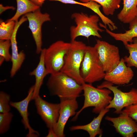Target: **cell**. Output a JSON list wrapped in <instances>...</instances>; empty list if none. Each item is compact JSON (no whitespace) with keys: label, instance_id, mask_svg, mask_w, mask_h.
<instances>
[{"label":"cell","instance_id":"20","mask_svg":"<svg viewBox=\"0 0 137 137\" xmlns=\"http://www.w3.org/2000/svg\"><path fill=\"white\" fill-rule=\"evenodd\" d=\"M17 9L14 15L7 21H14L15 22L22 15L33 12L40 8L30 0H16Z\"/></svg>","mask_w":137,"mask_h":137},{"label":"cell","instance_id":"16","mask_svg":"<svg viewBox=\"0 0 137 137\" xmlns=\"http://www.w3.org/2000/svg\"><path fill=\"white\" fill-rule=\"evenodd\" d=\"M45 48L42 49L41 53L39 63L36 68L29 73V75L34 76L35 82L32 100L39 96L40 90L42 85L44 79L49 73L45 66L44 62V55Z\"/></svg>","mask_w":137,"mask_h":137},{"label":"cell","instance_id":"32","mask_svg":"<svg viewBox=\"0 0 137 137\" xmlns=\"http://www.w3.org/2000/svg\"><path fill=\"white\" fill-rule=\"evenodd\" d=\"M5 60V58L3 57L0 56V65H1Z\"/></svg>","mask_w":137,"mask_h":137},{"label":"cell","instance_id":"29","mask_svg":"<svg viewBox=\"0 0 137 137\" xmlns=\"http://www.w3.org/2000/svg\"><path fill=\"white\" fill-rule=\"evenodd\" d=\"M11 9L14 10L15 9V8L13 6H4L3 5L1 4H0V14H2V13L7 10Z\"/></svg>","mask_w":137,"mask_h":137},{"label":"cell","instance_id":"2","mask_svg":"<svg viewBox=\"0 0 137 137\" xmlns=\"http://www.w3.org/2000/svg\"><path fill=\"white\" fill-rule=\"evenodd\" d=\"M82 85L84 97L83 105L81 108L76 112L72 119L73 121L76 120L83 110L89 107H93L92 112L99 113L106 108L112 99L110 95L111 91L107 88H96L92 84L86 83Z\"/></svg>","mask_w":137,"mask_h":137},{"label":"cell","instance_id":"13","mask_svg":"<svg viewBox=\"0 0 137 137\" xmlns=\"http://www.w3.org/2000/svg\"><path fill=\"white\" fill-rule=\"evenodd\" d=\"M134 75V72L131 67L127 65L124 58H122L115 68L106 73L104 79L113 84L124 85L128 84Z\"/></svg>","mask_w":137,"mask_h":137},{"label":"cell","instance_id":"15","mask_svg":"<svg viewBox=\"0 0 137 137\" xmlns=\"http://www.w3.org/2000/svg\"><path fill=\"white\" fill-rule=\"evenodd\" d=\"M26 18L23 16L19 21H15L14 30L10 38L11 48V58L12 66L10 72V76L13 77L18 71L19 70L25 57V55L23 51L19 53L18 52L16 35L18 30L20 26L27 21Z\"/></svg>","mask_w":137,"mask_h":137},{"label":"cell","instance_id":"3","mask_svg":"<svg viewBox=\"0 0 137 137\" xmlns=\"http://www.w3.org/2000/svg\"><path fill=\"white\" fill-rule=\"evenodd\" d=\"M80 73L82 78L86 83L92 84L104 79L106 73L94 46H87Z\"/></svg>","mask_w":137,"mask_h":137},{"label":"cell","instance_id":"6","mask_svg":"<svg viewBox=\"0 0 137 137\" xmlns=\"http://www.w3.org/2000/svg\"><path fill=\"white\" fill-rule=\"evenodd\" d=\"M71 45V42L58 40L45 48L44 62L49 74H54L61 71Z\"/></svg>","mask_w":137,"mask_h":137},{"label":"cell","instance_id":"27","mask_svg":"<svg viewBox=\"0 0 137 137\" xmlns=\"http://www.w3.org/2000/svg\"><path fill=\"white\" fill-rule=\"evenodd\" d=\"M11 45L10 40H0V56L4 57L6 61H9L11 60V55L9 52Z\"/></svg>","mask_w":137,"mask_h":137},{"label":"cell","instance_id":"4","mask_svg":"<svg viewBox=\"0 0 137 137\" xmlns=\"http://www.w3.org/2000/svg\"><path fill=\"white\" fill-rule=\"evenodd\" d=\"M69 49L65 56L61 72L74 79L80 84L85 82L80 75V68L87 46L82 42L71 41Z\"/></svg>","mask_w":137,"mask_h":137},{"label":"cell","instance_id":"17","mask_svg":"<svg viewBox=\"0 0 137 137\" xmlns=\"http://www.w3.org/2000/svg\"><path fill=\"white\" fill-rule=\"evenodd\" d=\"M109 111V109L105 108L102 110L98 115L94 117L89 123L84 125L72 126L70 128V130H82L86 131L90 137H95L98 135L101 137L103 131L100 126L102 119L105 115Z\"/></svg>","mask_w":137,"mask_h":137},{"label":"cell","instance_id":"12","mask_svg":"<svg viewBox=\"0 0 137 137\" xmlns=\"http://www.w3.org/2000/svg\"><path fill=\"white\" fill-rule=\"evenodd\" d=\"M105 119L112 122L116 131L123 137H133L137 133V122L123 112L117 117L107 116Z\"/></svg>","mask_w":137,"mask_h":137},{"label":"cell","instance_id":"14","mask_svg":"<svg viewBox=\"0 0 137 137\" xmlns=\"http://www.w3.org/2000/svg\"><path fill=\"white\" fill-rule=\"evenodd\" d=\"M34 90L33 85L30 88L27 95L24 99L18 102L10 101V103L11 106L15 109L21 116L22 122L25 129L28 130L26 135L28 137H37L39 135V132L31 127L28 117V107L29 103L32 100Z\"/></svg>","mask_w":137,"mask_h":137},{"label":"cell","instance_id":"30","mask_svg":"<svg viewBox=\"0 0 137 137\" xmlns=\"http://www.w3.org/2000/svg\"><path fill=\"white\" fill-rule=\"evenodd\" d=\"M36 5L39 7L42 6L44 2L46 0H30Z\"/></svg>","mask_w":137,"mask_h":137},{"label":"cell","instance_id":"22","mask_svg":"<svg viewBox=\"0 0 137 137\" xmlns=\"http://www.w3.org/2000/svg\"><path fill=\"white\" fill-rule=\"evenodd\" d=\"M125 46L129 54L128 56H125L123 58L127 65L137 68V37L133 39L132 43H128Z\"/></svg>","mask_w":137,"mask_h":137},{"label":"cell","instance_id":"19","mask_svg":"<svg viewBox=\"0 0 137 137\" xmlns=\"http://www.w3.org/2000/svg\"><path fill=\"white\" fill-rule=\"evenodd\" d=\"M123 1V8L117 15V18L124 24H129L137 16V0Z\"/></svg>","mask_w":137,"mask_h":137},{"label":"cell","instance_id":"10","mask_svg":"<svg viewBox=\"0 0 137 137\" xmlns=\"http://www.w3.org/2000/svg\"><path fill=\"white\" fill-rule=\"evenodd\" d=\"M34 100L38 113L49 129H53L58 119L60 103L48 102L40 95Z\"/></svg>","mask_w":137,"mask_h":137},{"label":"cell","instance_id":"18","mask_svg":"<svg viewBox=\"0 0 137 137\" xmlns=\"http://www.w3.org/2000/svg\"><path fill=\"white\" fill-rule=\"evenodd\" d=\"M129 30L124 33H116L109 30L104 25L100 23L99 26L104 28L106 32L116 41L122 42L125 46L132 43L133 39L137 37V16L129 23Z\"/></svg>","mask_w":137,"mask_h":137},{"label":"cell","instance_id":"1","mask_svg":"<svg viewBox=\"0 0 137 137\" xmlns=\"http://www.w3.org/2000/svg\"><path fill=\"white\" fill-rule=\"evenodd\" d=\"M47 85L51 94L60 99H77L83 91L82 85L61 71L50 75Z\"/></svg>","mask_w":137,"mask_h":137},{"label":"cell","instance_id":"26","mask_svg":"<svg viewBox=\"0 0 137 137\" xmlns=\"http://www.w3.org/2000/svg\"><path fill=\"white\" fill-rule=\"evenodd\" d=\"M10 95L3 91L0 92V113H5L11 110Z\"/></svg>","mask_w":137,"mask_h":137},{"label":"cell","instance_id":"11","mask_svg":"<svg viewBox=\"0 0 137 137\" xmlns=\"http://www.w3.org/2000/svg\"><path fill=\"white\" fill-rule=\"evenodd\" d=\"M76 98L60 99V108L58 120L53 129L57 137H64V129L69 118L75 115L78 107Z\"/></svg>","mask_w":137,"mask_h":137},{"label":"cell","instance_id":"21","mask_svg":"<svg viewBox=\"0 0 137 137\" xmlns=\"http://www.w3.org/2000/svg\"><path fill=\"white\" fill-rule=\"evenodd\" d=\"M81 2L86 3L90 1L95 2L100 5L104 13L106 15H113L116 10L120 7L121 0H79Z\"/></svg>","mask_w":137,"mask_h":137},{"label":"cell","instance_id":"31","mask_svg":"<svg viewBox=\"0 0 137 137\" xmlns=\"http://www.w3.org/2000/svg\"><path fill=\"white\" fill-rule=\"evenodd\" d=\"M46 137H57L53 129H49L48 133Z\"/></svg>","mask_w":137,"mask_h":137},{"label":"cell","instance_id":"23","mask_svg":"<svg viewBox=\"0 0 137 137\" xmlns=\"http://www.w3.org/2000/svg\"><path fill=\"white\" fill-rule=\"evenodd\" d=\"M101 6L97 3L92 1L88 2L87 8L90 9L96 13L101 19L104 25L108 26L110 30L112 31L117 29V27L113 22L111 19L104 15L100 11V8Z\"/></svg>","mask_w":137,"mask_h":137},{"label":"cell","instance_id":"24","mask_svg":"<svg viewBox=\"0 0 137 137\" xmlns=\"http://www.w3.org/2000/svg\"><path fill=\"white\" fill-rule=\"evenodd\" d=\"M15 24L14 21L1 22L0 25V40H10L13 32Z\"/></svg>","mask_w":137,"mask_h":137},{"label":"cell","instance_id":"28","mask_svg":"<svg viewBox=\"0 0 137 137\" xmlns=\"http://www.w3.org/2000/svg\"><path fill=\"white\" fill-rule=\"evenodd\" d=\"M137 122V103L131 105L123 109L122 111Z\"/></svg>","mask_w":137,"mask_h":137},{"label":"cell","instance_id":"9","mask_svg":"<svg viewBox=\"0 0 137 137\" xmlns=\"http://www.w3.org/2000/svg\"><path fill=\"white\" fill-rule=\"evenodd\" d=\"M29 22L28 27L31 30L36 46V53H41L42 49V27L45 22L49 21L50 18L47 13H42L40 8L24 15Z\"/></svg>","mask_w":137,"mask_h":137},{"label":"cell","instance_id":"25","mask_svg":"<svg viewBox=\"0 0 137 137\" xmlns=\"http://www.w3.org/2000/svg\"><path fill=\"white\" fill-rule=\"evenodd\" d=\"M13 114L9 112L0 113V134H3L9 130Z\"/></svg>","mask_w":137,"mask_h":137},{"label":"cell","instance_id":"8","mask_svg":"<svg viewBox=\"0 0 137 137\" xmlns=\"http://www.w3.org/2000/svg\"><path fill=\"white\" fill-rule=\"evenodd\" d=\"M94 47L106 73L111 71L119 64L121 59L117 47L98 39L96 40Z\"/></svg>","mask_w":137,"mask_h":137},{"label":"cell","instance_id":"5","mask_svg":"<svg viewBox=\"0 0 137 137\" xmlns=\"http://www.w3.org/2000/svg\"><path fill=\"white\" fill-rule=\"evenodd\" d=\"M71 16L74 20L76 26L70 27L71 41L75 40L80 36L85 37L87 39L91 36L102 38L99 32H102L105 30L98 25L99 17L97 15L89 16L83 12H76L73 13Z\"/></svg>","mask_w":137,"mask_h":137},{"label":"cell","instance_id":"7","mask_svg":"<svg viewBox=\"0 0 137 137\" xmlns=\"http://www.w3.org/2000/svg\"><path fill=\"white\" fill-rule=\"evenodd\" d=\"M106 81L98 85L99 88H106L113 93L114 97L105 108L115 109L114 113L120 114L124 108L132 104L137 103V89L132 88L129 92H124L118 89L117 86Z\"/></svg>","mask_w":137,"mask_h":137}]
</instances>
